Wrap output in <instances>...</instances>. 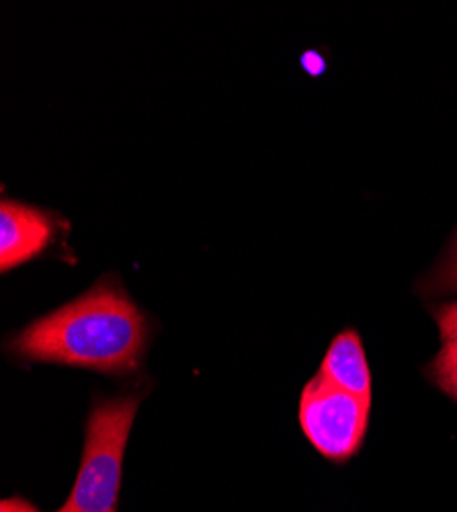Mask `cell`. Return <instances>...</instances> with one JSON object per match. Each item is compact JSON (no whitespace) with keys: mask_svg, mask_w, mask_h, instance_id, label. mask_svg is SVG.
<instances>
[{"mask_svg":"<svg viewBox=\"0 0 457 512\" xmlns=\"http://www.w3.org/2000/svg\"><path fill=\"white\" fill-rule=\"evenodd\" d=\"M433 316H435L441 340L457 338V302H449L435 308Z\"/></svg>","mask_w":457,"mask_h":512,"instance_id":"obj_8","label":"cell"},{"mask_svg":"<svg viewBox=\"0 0 457 512\" xmlns=\"http://www.w3.org/2000/svg\"><path fill=\"white\" fill-rule=\"evenodd\" d=\"M318 375L353 396L371 400V373L355 330H345L332 340Z\"/></svg>","mask_w":457,"mask_h":512,"instance_id":"obj_5","label":"cell"},{"mask_svg":"<svg viewBox=\"0 0 457 512\" xmlns=\"http://www.w3.org/2000/svg\"><path fill=\"white\" fill-rule=\"evenodd\" d=\"M58 220L52 213L3 199L0 205V269L3 273L35 259L54 242Z\"/></svg>","mask_w":457,"mask_h":512,"instance_id":"obj_4","label":"cell"},{"mask_svg":"<svg viewBox=\"0 0 457 512\" xmlns=\"http://www.w3.org/2000/svg\"><path fill=\"white\" fill-rule=\"evenodd\" d=\"M148 322L117 277H103L70 304L17 332L9 351L27 361L58 363L107 375L142 365Z\"/></svg>","mask_w":457,"mask_h":512,"instance_id":"obj_1","label":"cell"},{"mask_svg":"<svg viewBox=\"0 0 457 512\" xmlns=\"http://www.w3.org/2000/svg\"><path fill=\"white\" fill-rule=\"evenodd\" d=\"M0 512H39V510L21 498H5L3 504H0Z\"/></svg>","mask_w":457,"mask_h":512,"instance_id":"obj_9","label":"cell"},{"mask_svg":"<svg viewBox=\"0 0 457 512\" xmlns=\"http://www.w3.org/2000/svg\"><path fill=\"white\" fill-rule=\"evenodd\" d=\"M435 386L457 402V338L443 340L437 357L427 367Z\"/></svg>","mask_w":457,"mask_h":512,"instance_id":"obj_6","label":"cell"},{"mask_svg":"<svg viewBox=\"0 0 457 512\" xmlns=\"http://www.w3.org/2000/svg\"><path fill=\"white\" fill-rule=\"evenodd\" d=\"M371 400L353 396L316 375L300 398V424L306 439L330 461L351 459L367 433Z\"/></svg>","mask_w":457,"mask_h":512,"instance_id":"obj_3","label":"cell"},{"mask_svg":"<svg viewBox=\"0 0 457 512\" xmlns=\"http://www.w3.org/2000/svg\"><path fill=\"white\" fill-rule=\"evenodd\" d=\"M142 396H105L91 406L80 469L58 512H117L121 467Z\"/></svg>","mask_w":457,"mask_h":512,"instance_id":"obj_2","label":"cell"},{"mask_svg":"<svg viewBox=\"0 0 457 512\" xmlns=\"http://www.w3.org/2000/svg\"><path fill=\"white\" fill-rule=\"evenodd\" d=\"M425 291L457 293V252H447L445 261L425 281Z\"/></svg>","mask_w":457,"mask_h":512,"instance_id":"obj_7","label":"cell"},{"mask_svg":"<svg viewBox=\"0 0 457 512\" xmlns=\"http://www.w3.org/2000/svg\"><path fill=\"white\" fill-rule=\"evenodd\" d=\"M449 252H457V234H455V238H453V244H451Z\"/></svg>","mask_w":457,"mask_h":512,"instance_id":"obj_10","label":"cell"}]
</instances>
